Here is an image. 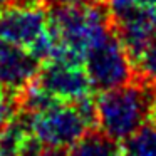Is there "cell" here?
Here are the masks:
<instances>
[{"instance_id":"obj_9","label":"cell","mask_w":156,"mask_h":156,"mask_svg":"<svg viewBox=\"0 0 156 156\" xmlns=\"http://www.w3.org/2000/svg\"><path fill=\"white\" fill-rule=\"evenodd\" d=\"M124 156H156V118L122 141Z\"/></svg>"},{"instance_id":"obj_12","label":"cell","mask_w":156,"mask_h":156,"mask_svg":"<svg viewBox=\"0 0 156 156\" xmlns=\"http://www.w3.org/2000/svg\"><path fill=\"white\" fill-rule=\"evenodd\" d=\"M45 149L47 148L44 146V143H42L34 133H30V134H27L24 138L20 148H19L17 156H42Z\"/></svg>"},{"instance_id":"obj_6","label":"cell","mask_w":156,"mask_h":156,"mask_svg":"<svg viewBox=\"0 0 156 156\" xmlns=\"http://www.w3.org/2000/svg\"><path fill=\"white\" fill-rule=\"evenodd\" d=\"M42 62L29 49L0 39V89L15 99L35 81Z\"/></svg>"},{"instance_id":"obj_16","label":"cell","mask_w":156,"mask_h":156,"mask_svg":"<svg viewBox=\"0 0 156 156\" xmlns=\"http://www.w3.org/2000/svg\"><path fill=\"white\" fill-rule=\"evenodd\" d=\"M12 2H14V0H0V10H2V9H5V7H9Z\"/></svg>"},{"instance_id":"obj_2","label":"cell","mask_w":156,"mask_h":156,"mask_svg":"<svg viewBox=\"0 0 156 156\" xmlns=\"http://www.w3.org/2000/svg\"><path fill=\"white\" fill-rule=\"evenodd\" d=\"M84 69L92 89L99 92L124 86L138 76V71L114 29L86 52Z\"/></svg>"},{"instance_id":"obj_17","label":"cell","mask_w":156,"mask_h":156,"mask_svg":"<svg viewBox=\"0 0 156 156\" xmlns=\"http://www.w3.org/2000/svg\"><path fill=\"white\" fill-rule=\"evenodd\" d=\"M121 156H124V154H121Z\"/></svg>"},{"instance_id":"obj_10","label":"cell","mask_w":156,"mask_h":156,"mask_svg":"<svg viewBox=\"0 0 156 156\" xmlns=\"http://www.w3.org/2000/svg\"><path fill=\"white\" fill-rule=\"evenodd\" d=\"M136 71L139 76L156 82V39L144 49L139 61L136 62Z\"/></svg>"},{"instance_id":"obj_7","label":"cell","mask_w":156,"mask_h":156,"mask_svg":"<svg viewBox=\"0 0 156 156\" xmlns=\"http://www.w3.org/2000/svg\"><path fill=\"white\" fill-rule=\"evenodd\" d=\"M114 30L136 67V62L139 61L144 49L156 39L149 10L133 7L119 15H114Z\"/></svg>"},{"instance_id":"obj_11","label":"cell","mask_w":156,"mask_h":156,"mask_svg":"<svg viewBox=\"0 0 156 156\" xmlns=\"http://www.w3.org/2000/svg\"><path fill=\"white\" fill-rule=\"evenodd\" d=\"M108 5L111 9L112 15H119L133 7L153 9L156 7V0H108Z\"/></svg>"},{"instance_id":"obj_5","label":"cell","mask_w":156,"mask_h":156,"mask_svg":"<svg viewBox=\"0 0 156 156\" xmlns=\"http://www.w3.org/2000/svg\"><path fill=\"white\" fill-rule=\"evenodd\" d=\"M47 7L9 5L0 10V39L9 44L30 49L39 37L47 30Z\"/></svg>"},{"instance_id":"obj_3","label":"cell","mask_w":156,"mask_h":156,"mask_svg":"<svg viewBox=\"0 0 156 156\" xmlns=\"http://www.w3.org/2000/svg\"><path fill=\"white\" fill-rule=\"evenodd\" d=\"M89 129L86 119L72 102H55L49 109L34 114L32 133L45 148L71 149Z\"/></svg>"},{"instance_id":"obj_1","label":"cell","mask_w":156,"mask_h":156,"mask_svg":"<svg viewBox=\"0 0 156 156\" xmlns=\"http://www.w3.org/2000/svg\"><path fill=\"white\" fill-rule=\"evenodd\" d=\"M96 106L98 128L124 141L156 118V82L138 74L128 84L99 92Z\"/></svg>"},{"instance_id":"obj_14","label":"cell","mask_w":156,"mask_h":156,"mask_svg":"<svg viewBox=\"0 0 156 156\" xmlns=\"http://www.w3.org/2000/svg\"><path fill=\"white\" fill-rule=\"evenodd\" d=\"M42 156H71L69 149H55V148H47Z\"/></svg>"},{"instance_id":"obj_8","label":"cell","mask_w":156,"mask_h":156,"mask_svg":"<svg viewBox=\"0 0 156 156\" xmlns=\"http://www.w3.org/2000/svg\"><path fill=\"white\" fill-rule=\"evenodd\" d=\"M69 153L71 156H121L122 144L99 128H92L84 133Z\"/></svg>"},{"instance_id":"obj_4","label":"cell","mask_w":156,"mask_h":156,"mask_svg":"<svg viewBox=\"0 0 156 156\" xmlns=\"http://www.w3.org/2000/svg\"><path fill=\"white\" fill-rule=\"evenodd\" d=\"M35 82L54 99L62 102H74L92 91L84 66H72L59 61L42 62Z\"/></svg>"},{"instance_id":"obj_15","label":"cell","mask_w":156,"mask_h":156,"mask_svg":"<svg viewBox=\"0 0 156 156\" xmlns=\"http://www.w3.org/2000/svg\"><path fill=\"white\" fill-rule=\"evenodd\" d=\"M54 4H87V2H98V0H51Z\"/></svg>"},{"instance_id":"obj_13","label":"cell","mask_w":156,"mask_h":156,"mask_svg":"<svg viewBox=\"0 0 156 156\" xmlns=\"http://www.w3.org/2000/svg\"><path fill=\"white\" fill-rule=\"evenodd\" d=\"M19 104L14 96L7 94L4 89H0V128L5 126V122L17 112Z\"/></svg>"}]
</instances>
